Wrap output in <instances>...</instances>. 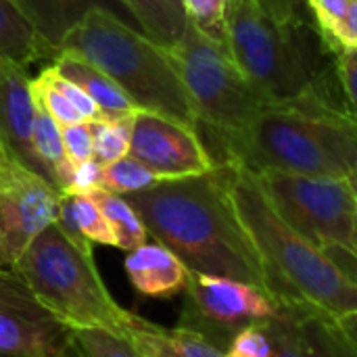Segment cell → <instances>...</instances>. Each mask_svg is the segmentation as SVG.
<instances>
[{"label":"cell","instance_id":"1","mask_svg":"<svg viewBox=\"0 0 357 357\" xmlns=\"http://www.w3.org/2000/svg\"><path fill=\"white\" fill-rule=\"evenodd\" d=\"M126 199L149 236L167 247L190 272L243 280L274 299L264 259L236 213L228 165L201 176L161 180Z\"/></svg>","mask_w":357,"mask_h":357},{"label":"cell","instance_id":"2","mask_svg":"<svg viewBox=\"0 0 357 357\" xmlns=\"http://www.w3.org/2000/svg\"><path fill=\"white\" fill-rule=\"evenodd\" d=\"M230 167V195L272 280L276 303H301L343 318L357 314V278L289 226L270 203L259 178Z\"/></svg>","mask_w":357,"mask_h":357},{"label":"cell","instance_id":"3","mask_svg":"<svg viewBox=\"0 0 357 357\" xmlns=\"http://www.w3.org/2000/svg\"><path fill=\"white\" fill-rule=\"evenodd\" d=\"M218 149L215 165L347 178L357 167V119L331 105H278Z\"/></svg>","mask_w":357,"mask_h":357},{"label":"cell","instance_id":"4","mask_svg":"<svg viewBox=\"0 0 357 357\" xmlns=\"http://www.w3.org/2000/svg\"><path fill=\"white\" fill-rule=\"evenodd\" d=\"M293 0H230L226 46L232 61L274 105H331L326 67Z\"/></svg>","mask_w":357,"mask_h":357},{"label":"cell","instance_id":"5","mask_svg":"<svg viewBox=\"0 0 357 357\" xmlns=\"http://www.w3.org/2000/svg\"><path fill=\"white\" fill-rule=\"evenodd\" d=\"M61 50L75 52L105 71L138 111L157 113L199 130L169 50L121 23L115 15L90 10L65 38Z\"/></svg>","mask_w":357,"mask_h":357},{"label":"cell","instance_id":"6","mask_svg":"<svg viewBox=\"0 0 357 357\" xmlns=\"http://www.w3.org/2000/svg\"><path fill=\"white\" fill-rule=\"evenodd\" d=\"M10 270L67 328L123 333L128 310L113 299L100 278L92 245L71 241L56 224L42 230Z\"/></svg>","mask_w":357,"mask_h":357},{"label":"cell","instance_id":"7","mask_svg":"<svg viewBox=\"0 0 357 357\" xmlns=\"http://www.w3.org/2000/svg\"><path fill=\"white\" fill-rule=\"evenodd\" d=\"M195 109L199 132L215 144L245 132L264 111L278 107L232 61L228 48L205 38L190 21L174 48H167Z\"/></svg>","mask_w":357,"mask_h":357},{"label":"cell","instance_id":"8","mask_svg":"<svg viewBox=\"0 0 357 357\" xmlns=\"http://www.w3.org/2000/svg\"><path fill=\"white\" fill-rule=\"evenodd\" d=\"M255 176L259 178L270 203L289 226L335 259L337 255L354 257L351 234L357 199L347 178L278 172Z\"/></svg>","mask_w":357,"mask_h":357},{"label":"cell","instance_id":"9","mask_svg":"<svg viewBox=\"0 0 357 357\" xmlns=\"http://www.w3.org/2000/svg\"><path fill=\"white\" fill-rule=\"evenodd\" d=\"M182 295L184 305L178 324L201 333L220 349H226L245 326L266 322L280 310V303L259 287L226 276L190 272Z\"/></svg>","mask_w":357,"mask_h":357},{"label":"cell","instance_id":"10","mask_svg":"<svg viewBox=\"0 0 357 357\" xmlns=\"http://www.w3.org/2000/svg\"><path fill=\"white\" fill-rule=\"evenodd\" d=\"M61 197L0 151V268H13L33 238L56 222Z\"/></svg>","mask_w":357,"mask_h":357},{"label":"cell","instance_id":"11","mask_svg":"<svg viewBox=\"0 0 357 357\" xmlns=\"http://www.w3.org/2000/svg\"><path fill=\"white\" fill-rule=\"evenodd\" d=\"M71 339L67 328L10 268H0V354L59 357Z\"/></svg>","mask_w":357,"mask_h":357},{"label":"cell","instance_id":"12","mask_svg":"<svg viewBox=\"0 0 357 357\" xmlns=\"http://www.w3.org/2000/svg\"><path fill=\"white\" fill-rule=\"evenodd\" d=\"M130 157L161 180L201 176L218 167L199 130L149 111L134 117Z\"/></svg>","mask_w":357,"mask_h":357},{"label":"cell","instance_id":"13","mask_svg":"<svg viewBox=\"0 0 357 357\" xmlns=\"http://www.w3.org/2000/svg\"><path fill=\"white\" fill-rule=\"evenodd\" d=\"M31 84L25 67L0 59V151L54 186L52 174L33 146L36 100Z\"/></svg>","mask_w":357,"mask_h":357},{"label":"cell","instance_id":"14","mask_svg":"<svg viewBox=\"0 0 357 357\" xmlns=\"http://www.w3.org/2000/svg\"><path fill=\"white\" fill-rule=\"evenodd\" d=\"M31 23L42 56H56L65 38L84 21L90 10L115 15L121 23L144 33L138 19L121 0H13ZM146 36V33H144Z\"/></svg>","mask_w":357,"mask_h":357},{"label":"cell","instance_id":"15","mask_svg":"<svg viewBox=\"0 0 357 357\" xmlns=\"http://www.w3.org/2000/svg\"><path fill=\"white\" fill-rule=\"evenodd\" d=\"M123 268L134 291L149 299H172L188 287L190 270L159 243L146 241L128 251Z\"/></svg>","mask_w":357,"mask_h":357},{"label":"cell","instance_id":"16","mask_svg":"<svg viewBox=\"0 0 357 357\" xmlns=\"http://www.w3.org/2000/svg\"><path fill=\"white\" fill-rule=\"evenodd\" d=\"M121 337L142 357H224V349L192 328L180 324L165 328L132 312H128Z\"/></svg>","mask_w":357,"mask_h":357},{"label":"cell","instance_id":"17","mask_svg":"<svg viewBox=\"0 0 357 357\" xmlns=\"http://www.w3.org/2000/svg\"><path fill=\"white\" fill-rule=\"evenodd\" d=\"M52 69L84 88L86 94L98 105L102 119H126L138 113L128 94L105 71H100L84 56L69 50H61L52 59Z\"/></svg>","mask_w":357,"mask_h":357},{"label":"cell","instance_id":"18","mask_svg":"<svg viewBox=\"0 0 357 357\" xmlns=\"http://www.w3.org/2000/svg\"><path fill=\"white\" fill-rule=\"evenodd\" d=\"M303 357H357V343L339 318L297 303Z\"/></svg>","mask_w":357,"mask_h":357},{"label":"cell","instance_id":"19","mask_svg":"<svg viewBox=\"0 0 357 357\" xmlns=\"http://www.w3.org/2000/svg\"><path fill=\"white\" fill-rule=\"evenodd\" d=\"M138 19L144 33L163 48H174L186 29V13L180 0H121Z\"/></svg>","mask_w":357,"mask_h":357},{"label":"cell","instance_id":"20","mask_svg":"<svg viewBox=\"0 0 357 357\" xmlns=\"http://www.w3.org/2000/svg\"><path fill=\"white\" fill-rule=\"evenodd\" d=\"M38 36L13 0H0V59H8L27 69L40 59Z\"/></svg>","mask_w":357,"mask_h":357},{"label":"cell","instance_id":"21","mask_svg":"<svg viewBox=\"0 0 357 357\" xmlns=\"http://www.w3.org/2000/svg\"><path fill=\"white\" fill-rule=\"evenodd\" d=\"M92 201L100 207L105 218L109 220L115 238H117V249L132 251L149 241V232L138 215V211L130 205L126 197L107 192L102 188L90 192Z\"/></svg>","mask_w":357,"mask_h":357},{"label":"cell","instance_id":"22","mask_svg":"<svg viewBox=\"0 0 357 357\" xmlns=\"http://www.w3.org/2000/svg\"><path fill=\"white\" fill-rule=\"evenodd\" d=\"M134 117L88 121L90 132H92V140H94V159L98 163L109 165V163L130 155Z\"/></svg>","mask_w":357,"mask_h":357},{"label":"cell","instance_id":"23","mask_svg":"<svg viewBox=\"0 0 357 357\" xmlns=\"http://www.w3.org/2000/svg\"><path fill=\"white\" fill-rule=\"evenodd\" d=\"M161 178H157L149 167H144L134 157L117 159L109 165H102V182L100 188L119 197H128L134 192H142L146 188H153L159 184Z\"/></svg>","mask_w":357,"mask_h":357},{"label":"cell","instance_id":"24","mask_svg":"<svg viewBox=\"0 0 357 357\" xmlns=\"http://www.w3.org/2000/svg\"><path fill=\"white\" fill-rule=\"evenodd\" d=\"M272 341V357H303L297 303H280L274 318L264 322Z\"/></svg>","mask_w":357,"mask_h":357},{"label":"cell","instance_id":"25","mask_svg":"<svg viewBox=\"0 0 357 357\" xmlns=\"http://www.w3.org/2000/svg\"><path fill=\"white\" fill-rule=\"evenodd\" d=\"M71 199V211L73 220L82 232V236L92 245H105V247H117L115 232L100 211V207L92 201L90 195H69Z\"/></svg>","mask_w":357,"mask_h":357},{"label":"cell","instance_id":"26","mask_svg":"<svg viewBox=\"0 0 357 357\" xmlns=\"http://www.w3.org/2000/svg\"><path fill=\"white\" fill-rule=\"evenodd\" d=\"M186 19L209 40L226 46V17L230 0H180Z\"/></svg>","mask_w":357,"mask_h":357},{"label":"cell","instance_id":"27","mask_svg":"<svg viewBox=\"0 0 357 357\" xmlns=\"http://www.w3.org/2000/svg\"><path fill=\"white\" fill-rule=\"evenodd\" d=\"M71 341L84 357H142L126 337L100 328L71 331Z\"/></svg>","mask_w":357,"mask_h":357},{"label":"cell","instance_id":"28","mask_svg":"<svg viewBox=\"0 0 357 357\" xmlns=\"http://www.w3.org/2000/svg\"><path fill=\"white\" fill-rule=\"evenodd\" d=\"M31 88H33V96L54 117V121L61 128H67V126H73V123H82L84 121V117L75 111V107L54 86H50L42 75H38L33 79Z\"/></svg>","mask_w":357,"mask_h":357},{"label":"cell","instance_id":"29","mask_svg":"<svg viewBox=\"0 0 357 357\" xmlns=\"http://www.w3.org/2000/svg\"><path fill=\"white\" fill-rule=\"evenodd\" d=\"M40 75H42L50 86H54V88H56L73 107H75V111L84 117V121H98V119H102V113H100L98 105L86 94V90L79 88L75 82L67 79L65 75L56 73V71L52 69V65L46 67Z\"/></svg>","mask_w":357,"mask_h":357},{"label":"cell","instance_id":"30","mask_svg":"<svg viewBox=\"0 0 357 357\" xmlns=\"http://www.w3.org/2000/svg\"><path fill=\"white\" fill-rule=\"evenodd\" d=\"M224 357H272V341L264 322L238 331L224 349Z\"/></svg>","mask_w":357,"mask_h":357},{"label":"cell","instance_id":"31","mask_svg":"<svg viewBox=\"0 0 357 357\" xmlns=\"http://www.w3.org/2000/svg\"><path fill=\"white\" fill-rule=\"evenodd\" d=\"M351 2L354 0H307V6H310V10L316 17L320 36L331 46H335V38H333L335 29L341 23V19L345 17V13H347Z\"/></svg>","mask_w":357,"mask_h":357},{"label":"cell","instance_id":"32","mask_svg":"<svg viewBox=\"0 0 357 357\" xmlns=\"http://www.w3.org/2000/svg\"><path fill=\"white\" fill-rule=\"evenodd\" d=\"M63 149L73 165L94 159V140L88 121L63 128Z\"/></svg>","mask_w":357,"mask_h":357},{"label":"cell","instance_id":"33","mask_svg":"<svg viewBox=\"0 0 357 357\" xmlns=\"http://www.w3.org/2000/svg\"><path fill=\"white\" fill-rule=\"evenodd\" d=\"M102 182V163L96 159L84 161L73 167L71 182L65 195H90L92 190H98Z\"/></svg>","mask_w":357,"mask_h":357},{"label":"cell","instance_id":"34","mask_svg":"<svg viewBox=\"0 0 357 357\" xmlns=\"http://www.w3.org/2000/svg\"><path fill=\"white\" fill-rule=\"evenodd\" d=\"M339 79L349 102V113L357 119V48H343L339 54Z\"/></svg>","mask_w":357,"mask_h":357},{"label":"cell","instance_id":"35","mask_svg":"<svg viewBox=\"0 0 357 357\" xmlns=\"http://www.w3.org/2000/svg\"><path fill=\"white\" fill-rule=\"evenodd\" d=\"M335 46L343 48H357V0H354L335 29Z\"/></svg>","mask_w":357,"mask_h":357},{"label":"cell","instance_id":"36","mask_svg":"<svg viewBox=\"0 0 357 357\" xmlns=\"http://www.w3.org/2000/svg\"><path fill=\"white\" fill-rule=\"evenodd\" d=\"M339 322H341V326L347 331V335L357 343V314L343 316V318H339Z\"/></svg>","mask_w":357,"mask_h":357},{"label":"cell","instance_id":"37","mask_svg":"<svg viewBox=\"0 0 357 357\" xmlns=\"http://www.w3.org/2000/svg\"><path fill=\"white\" fill-rule=\"evenodd\" d=\"M59 357H84V356H82V354H79V349L73 345V341L69 339V343L65 345V349L59 354Z\"/></svg>","mask_w":357,"mask_h":357},{"label":"cell","instance_id":"38","mask_svg":"<svg viewBox=\"0 0 357 357\" xmlns=\"http://www.w3.org/2000/svg\"><path fill=\"white\" fill-rule=\"evenodd\" d=\"M351 253H354V257H356L357 261V215L356 222H354V234H351Z\"/></svg>","mask_w":357,"mask_h":357},{"label":"cell","instance_id":"39","mask_svg":"<svg viewBox=\"0 0 357 357\" xmlns=\"http://www.w3.org/2000/svg\"><path fill=\"white\" fill-rule=\"evenodd\" d=\"M347 182H349V186H351V190H354V195H356L357 199V167L347 176Z\"/></svg>","mask_w":357,"mask_h":357},{"label":"cell","instance_id":"40","mask_svg":"<svg viewBox=\"0 0 357 357\" xmlns=\"http://www.w3.org/2000/svg\"><path fill=\"white\" fill-rule=\"evenodd\" d=\"M0 357H17V356H6V354H0Z\"/></svg>","mask_w":357,"mask_h":357}]
</instances>
